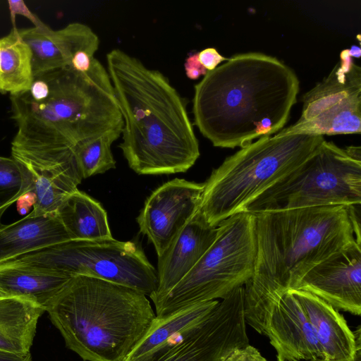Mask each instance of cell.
<instances>
[{
  "label": "cell",
  "instance_id": "4",
  "mask_svg": "<svg viewBox=\"0 0 361 361\" xmlns=\"http://www.w3.org/2000/svg\"><path fill=\"white\" fill-rule=\"evenodd\" d=\"M11 101L18 128L11 154L71 149L123 125L107 69L95 57L86 73L68 66L34 77Z\"/></svg>",
  "mask_w": 361,
  "mask_h": 361
},
{
  "label": "cell",
  "instance_id": "25",
  "mask_svg": "<svg viewBox=\"0 0 361 361\" xmlns=\"http://www.w3.org/2000/svg\"><path fill=\"white\" fill-rule=\"evenodd\" d=\"M33 190L32 183L12 157L0 156V226L6 210L25 192Z\"/></svg>",
  "mask_w": 361,
  "mask_h": 361
},
{
  "label": "cell",
  "instance_id": "12",
  "mask_svg": "<svg viewBox=\"0 0 361 361\" xmlns=\"http://www.w3.org/2000/svg\"><path fill=\"white\" fill-rule=\"evenodd\" d=\"M204 187V183L175 178L158 187L147 198L137 222L157 257L199 210Z\"/></svg>",
  "mask_w": 361,
  "mask_h": 361
},
{
  "label": "cell",
  "instance_id": "26",
  "mask_svg": "<svg viewBox=\"0 0 361 361\" xmlns=\"http://www.w3.org/2000/svg\"><path fill=\"white\" fill-rule=\"evenodd\" d=\"M8 3L11 18L13 25V30H17L15 26V18L16 15H20L28 18L34 24L35 27H42L46 25L28 8L23 1L10 0Z\"/></svg>",
  "mask_w": 361,
  "mask_h": 361
},
{
  "label": "cell",
  "instance_id": "34",
  "mask_svg": "<svg viewBox=\"0 0 361 361\" xmlns=\"http://www.w3.org/2000/svg\"><path fill=\"white\" fill-rule=\"evenodd\" d=\"M348 50L352 57L359 58L360 56L361 51L359 47L353 46L350 49H348Z\"/></svg>",
  "mask_w": 361,
  "mask_h": 361
},
{
  "label": "cell",
  "instance_id": "6",
  "mask_svg": "<svg viewBox=\"0 0 361 361\" xmlns=\"http://www.w3.org/2000/svg\"><path fill=\"white\" fill-rule=\"evenodd\" d=\"M324 140L310 133L259 137L228 157L204 183L200 210L216 227L302 164Z\"/></svg>",
  "mask_w": 361,
  "mask_h": 361
},
{
  "label": "cell",
  "instance_id": "17",
  "mask_svg": "<svg viewBox=\"0 0 361 361\" xmlns=\"http://www.w3.org/2000/svg\"><path fill=\"white\" fill-rule=\"evenodd\" d=\"M303 308L327 361H352L361 346V331H352L345 318L329 304L302 290H290Z\"/></svg>",
  "mask_w": 361,
  "mask_h": 361
},
{
  "label": "cell",
  "instance_id": "29",
  "mask_svg": "<svg viewBox=\"0 0 361 361\" xmlns=\"http://www.w3.org/2000/svg\"><path fill=\"white\" fill-rule=\"evenodd\" d=\"M184 67L187 77L191 80H196L201 75H205L208 71L199 61L197 53L186 59Z\"/></svg>",
  "mask_w": 361,
  "mask_h": 361
},
{
  "label": "cell",
  "instance_id": "31",
  "mask_svg": "<svg viewBox=\"0 0 361 361\" xmlns=\"http://www.w3.org/2000/svg\"><path fill=\"white\" fill-rule=\"evenodd\" d=\"M37 202L34 191L30 190L20 195L16 200L17 211L21 215L27 214Z\"/></svg>",
  "mask_w": 361,
  "mask_h": 361
},
{
  "label": "cell",
  "instance_id": "20",
  "mask_svg": "<svg viewBox=\"0 0 361 361\" xmlns=\"http://www.w3.org/2000/svg\"><path fill=\"white\" fill-rule=\"evenodd\" d=\"M56 213L71 240L112 238L104 209L99 202L78 189L63 200Z\"/></svg>",
  "mask_w": 361,
  "mask_h": 361
},
{
  "label": "cell",
  "instance_id": "14",
  "mask_svg": "<svg viewBox=\"0 0 361 361\" xmlns=\"http://www.w3.org/2000/svg\"><path fill=\"white\" fill-rule=\"evenodd\" d=\"M21 39L32 54L33 76L68 67L78 51L87 52L91 58L99 47L97 35L88 25L71 23L53 30L47 25L18 30Z\"/></svg>",
  "mask_w": 361,
  "mask_h": 361
},
{
  "label": "cell",
  "instance_id": "23",
  "mask_svg": "<svg viewBox=\"0 0 361 361\" xmlns=\"http://www.w3.org/2000/svg\"><path fill=\"white\" fill-rule=\"evenodd\" d=\"M219 302V300H210L197 303L166 318L156 319L149 334L123 361L147 353L174 334L207 318L214 312Z\"/></svg>",
  "mask_w": 361,
  "mask_h": 361
},
{
  "label": "cell",
  "instance_id": "9",
  "mask_svg": "<svg viewBox=\"0 0 361 361\" xmlns=\"http://www.w3.org/2000/svg\"><path fill=\"white\" fill-rule=\"evenodd\" d=\"M0 264L16 265L69 277L82 275L131 288L150 297L157 273L140 245L113 238L68 240Z\"/></svg>",
  "mask_w": 361,
  "mask_h": 361
},
{
  "label": "cell",
  "instance_id": "2",
  "mask_svg": "<svg viewBox=\"0 0 361 361\" xmlns=\"http://www.w3.org/2000/svg\"><path fill=\"white\" fill-rule=\"evenodd\" d=\"M255 215L256 255L252 276L244 286V318L257 333L266 336L270 313L281 297L297 289L317 265L357 241L345 207Z\"/></svg>",
  "mask_w": 361,
  "mask_h": 361
},
{
  "label": "cell",
  "instance_id": "13",
  "mask_svg": "<svg viewBox=\"0 0 361 361\" xmlns=\"http://www.w3.org/2000/svg\"><path fill=\"white\" fill-rule=\"evenodd\" d=\"M321 298L336 310L361 314V244L349 247L317 265L298 288Z\"/></svg>",
  "mask_w": 361,
  "mask_h": 361
},
{
  "label": "cell",
  "instance_id": "33",
  "mask_svg": "<svg viewBox=\"0 0 361 361\" xmlns=\"http://www.w3.org/2000/svg\"><path fill=\"white\" fill-rule=\"evenodd\" d=\"M308 361H327L322 358L312 359ZM352 361H361V346L358 347L355 353V357Z\"/></svg>",
  "mask_w": 361,
  "mask_h": 361
},
{
  "label": "cell",
  "instance_id": "15",
  "mask_svg": "<svg viewBox=\"0 0 361 361\" xmlns=\"http://www.w3.org/2000/svg\"><path fill=\"white\" fill-rule=\"evenodd\" d=\"M266 336L277 361L324 359L314 331L298 300L288 290L273 307Z\"/></svg>",
  "mask_w": 361,
  "mask_h": 361
},
{
  "label": "cell",
  "instance_id": "3",
  "mask_svg": "<svg viewBox=\"0 0 361 361\" xmlns=\"http://www.w3.org/2000/svg\"><path fill=\"white\" fill-rule=\"evenodd\" d=\"M106 64L129 167L140 175L187 171L200 152L185 99L161 71L120 49L107 53Z\"/></svg>",
  "mask_w": 361,
  "mask_h": 361
},
{
  "label": "cell",
  "instance_id": "18",
  "mask_svg": "<svg viewBox=\"0 0 361 361\" xmlns=\"http://www.w3.org/2000/svg\"><path fill=\"white\" fill-rule=\"evenodd\" d=\"M71 240L56 212L34 214L0 226V264Z\"/></svg>",
  "mask_w": 361,
  "mask_h": 361
},
{
  "label": "cell",
  "instance_id": "8",
  "mask_svg": "<svg viewBox=\"0 0 361 361\" xmlns=\"http://www.w3.org/2000/svg\"><path fill=\"white\" fill-rule=\"evenodd\" d=\"M361 204V148L324 140L290 174L243 212L258 214L307 207Z\"/></svg>",
  "mask_w": 361,
  "mask_h": 361
},
{
  "label": "cell",
  "instance_id": "22",
  "mask_svg": "<svg viewBox=\"0 0 361 361\" xmlns=\"http://www.w3.org/2000/svg\"><path fill=\"white\" fill-rule=\"evenodd\" d=\"M34 76L32 54L18 29L0 38V92L11 96L30 88Z\"/></svg>",
  "mask_w": 361,
  "mask_h": 361
},
{
  "label": "cell",
  "instance_id": "19",
  "mask_svg": "<svg viewBox=\"0 0 361 361\" xmlns=\"http://www.w3.org/2000/svg\"><path fill=\"white\" fill-rule=\"evenodd\" d=\"M44 312L25 298H0V351L30 354L38 320Z\"/></svg>",
  "mask_w": 361,
  "mask_h": 361
},
{
  "label": "cell",
  "instance_id": "21",
  "mask_svg": "<svg viewBox=\"0 0 361 361\" xmlns=\"http://www.w3.org/2000/svg\"><path fill=\"white\" fill-rule=\"evenodd\" d=\"M70 278L21 266L0 264V290L8 296L30 299L44 310Z\"/></svg>",
  "mask_w": 361,
  "mask_h": 361
},
{
  "label": "cell",
  "instance_id": "27",
  "mask_svg": "<svg viewBox=\"0 0 361 361\" xmlns=\"http://www.w3.org/2000/svg\"><path fill=\"white\" fill-rule=\"evenodd\" d=\"M225 361H268L259 351L250 344L234 350Z\"/></svg>",
  "mask_w": 361,
  "mask_h": 361
},
{
  "label": "cell",
  "instance_id": "30",
  "mask_svg": "<svg viewBox=\"0 0 361 361\" xmlns=\"http://www.w3.org/2000/svg\"><path fill=\"white\" fill-rule=\"evenodd\" d=\"M92 59L87 52L78 51L73 56L69 67L78 72L86 73L90 68Z\"/></svg>",
  "mask_w": 361,
  "mask_h": 361
},
{
  "label": "cell",
  "instance_id": "28",
  "mask_svg": "<svg viewBox=\"0 0 361 361\" xmlns=\"http://www.w3.org/2000/svg\"><path fill=\"white\" fill-rule=\"evenodd\" d=\"M199 61L208 71H211L217 67L222 61H227L214 48H207L197 53Z\"/></svg>",
  "mask_w": 361,
  "mask_h": 361
},
{
  "label": "cell",
  "instance_id": "24",
  "mask_svg": "<svg viewBox=\"0 0 361 361\" xmlns=\"http://www.w3.org/2000/svg\"><path fill=\"white\" fill-rule=\"evenodd\" d=\"M121 130H109L101 135L81 141L73 147L82 178L116 168L111 145L121 136Z\"/></svg>",
  "mask_w": 361,
  "mask_h": 361
},
{
  "label": "cell",
  "instance_id": "11",
  "mask_svg": "<svg viewBox=\"0 0 361 361\" xmlns=\"http://www.w3.org/2000/svg\"><path fill=\"white\" fill-rule=\"evenodd\" d=\"M360 131L361 68L344 49L329 75L303 95L300 118L278 133L333 135Z\"/></svg>",
  "mask_w": 361,
  "mask_h": 361
},
{
  "label": "cell",
  "instance_id": "1",
  "mask_svg": "<svg viewBox=\"0 0 361 361\" xmlns=\"http://www.w3.org/2000/svg\"><path fill=\"white\" fill-rule=\"evenodd\" d=\"M194 88L195 125L214 147L233 149L282 130L300 82L277 58L247 52L207 71Z\"/></svg>",
  "mask_w": 361,
  "mask_h": 361
},
{
  "label": "cell",
  "instance_id": "7",
  "mask_svg": "<svg viewBox=\"0 0 361 361\" xmlns=\"http://www.w3.org/2000/svg\"><path fill=\"white\" fill-rule=\"evenodd\" d=\"M256 255L255 215L240 212L217 226L215 240L191 271L154 302L158 319L193 305L224 299L252 278Z\"/></svg>",
  "mask_w": 361,
  "mask_h": 361
},
{
  "label": "cell",
  "instance_id": "16",
  "mask_svg": "<svg viewBox=\"0 0 361 361\" xmlns=\"http://www.w3.org/2000/svg\"><path fill=\"white\" fill-rule=\"evenodd\" d=\"M217 226L209 225L200 209L158 257L157 287L153 303L166 295L195 266L215 240Z\"/></svg>",
  "mask_w": 361,
  "mask_h": 361
},
{
  "label": "cell",
  "instance_id": "35",
  "mask_svg": "<svg viewBox=\"0 0 361 361\" xmlns=\"http://www.w3.org/2000/svg\"><path fill=\"white\" fill-rule=\"evenodd\" d=\"M8 295H6L4 293H3L1 290H0V298H3V297H6Z\"/></svg>",
  "mask_w": 361,
  "mask_h": 361
},
{
  "label": "cell",
  "instance_id": "5",
  "mask_svg": "<svg viewBox=\"0 0 361 361\" xmlns=\"http://www.w3.org/2000/svg\"><path fill=\"white\" fill-rule=\"evenodd\" d=\"M45 312L84 361H123L157 319L141 292L82 275L71 277Z\"/></svg>",
  "mask_w": 361,
  "mask_h": 361
},
{
  "label": "cell",
  "instance_id": "10",
  "mask_svg": "<svg viewBox=\"0 0 361 361\" xmlns=\"http://www.w3.org/2000/svg\"><path fill=\"white\" fill-rule=\"evenodd\" d=\"M243 310L240 286L219 301L207 318L128 361H225L234 350L249 344Z\"/></svg>",
  "mask_w": 361,
  "mask_h": 361
},
{
  "label": "cell",
  "instance_id": "32",
  "mask_svg": "<svg viewBox=\"0 0 361 361\" xmlns=\"http://www.w3.org/2000/svg\"><path fill=\"white\" fill-rule=\"evenodd\" d=\"M0 361H32V357L30 353L25 355H20L0 351Z\"/></svg>",
  "mask_w": 361,
  "mask_h": 361
}]
</instances>
